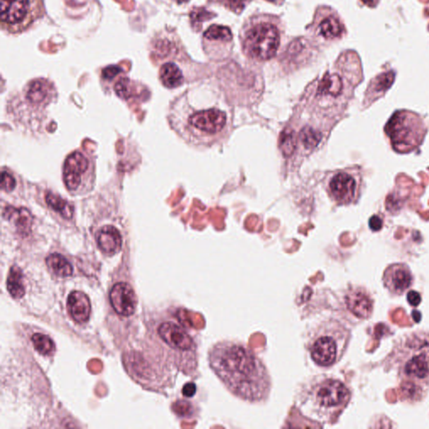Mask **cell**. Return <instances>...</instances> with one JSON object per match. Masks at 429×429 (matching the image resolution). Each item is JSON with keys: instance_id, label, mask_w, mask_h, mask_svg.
<instances>
[{"instance_id": "cell-1", "label": "cell", "mask_w": 429, "mask_h": 429, "mask_svg": "<svg viewBox=\"0 0 429 429\" xmlns=\"http://www.w3.org/2000/svg\"><path fill=\"white\" fill-rule=\"evenodd\" d=\"M208 364L230 394L252 404H264L272 391V379L264 361L241 341L216 343Z\"/></svg>"}, {"instance_id": "cell-2", "label": "cell", "mask_w": 429, "mask_h": 429, "mask_svg": "<svg viewBox=\"0 0 429 429\" xmlns=\"http://www.w3.org/2000/svg\"><path fill=\"white\" fill-rule=\"evenodd\" d=\"M171 127L193 146H210L229 134L233 123L230 112L218 106L194 107L175 101L169 110Z\"/></svg>"}, {"instance_id": "cell-3", "label": "cell", "mask_w": 429, "mask_h": 429, "mask_svg": "<svg viewBox=\"0 0 429 429\" xmlns=\"http://www.w3.org/2000/svg\"><path fill=\"white\" fill-rule=\"evenodd\" d=\"M351 399L350 388L344 382L318 375L301 384L295 396V406L310 421L333 424L344 412Z\"/></svg>"}, {"instance_id": "cell-4", "label": "cell", "mask_w": 429, "mask_h": 429, "mask_svg": "<svg viewBox=\"0 0 429 429\" xmlns=\"http://www.w3.org/2000/svg\"><path fill=\"white\" fill-rule=\"evenodd\" d=\"M351 337L350 329L337 319H324L310 331L306 349L317 367L329 368L341 360Z\"/></svg>"}, {"instance_id": "cell-5", "label": "cell", "mask_w": 429, "mask_h": 429, "mask_svg": "<svg viewBox=\"0 0 429 429\" xmlns=\"http://www.w3.org/2000/svg\"><path fill=\"white\" fill-rule=\"evenodd\" d=\"M282 28L277 17L255 16L244 24L241 40L244 54L256 61H268L276 55L281 43Z\"/></svg>"}, {"instance_id": "cell-6", "label": "cell", "mask_w": 429, "mask_h": 429, "mask_svg": "<svg viewBox=\"0 0 429 429\" xmlns=\"http://www.w3.org/2000/svg\"><path fill=\"white\" fill-rule=\"evenodd\" d=\"M413 334L399 360V376L403 387L422 395L429 383V342Z\"/></svg>"}, {"instance_id": "cell-7", "label": "cell", "mask_w": 429, "mask_h": 429, "mask_svg": "<svg viewBox=\"0 0 429 429\" xmlns=\"http://www.w3.org/2000/svg\"><path fill=\"white\" fill-rule=\"evenodd\" d=\"M384 132L392 150L409 153L418 150L425 139L428 126L423 117L410 110H397L387 121Z\"/></svg>"}, {"instance_id": "cell-8", "label": "cell", "mask_w": 429, "mask_h": 429, "mask_svg": "<svg viewBox=\"0 0 429 429\" xmlns=\"http://www.w3.org/2000/svg\"><path fill=\"white\" fill-rule=\"evenodd\" d=\"M43 11V0H0L1 28L10 34L24 33Z\"/></svg>"}, {"instance_id": "cell-9", "label": "cell", "mask_w": 429, "mask_h": 429, "mask_svg": "<svg viewBox=\"0 0 429 429\" xmlns=\"http://www.w3.org/2000/svg\"><path fill=\"white\" fill-rule=\"evenodd\" d=\"M62 178L66 189L72 196H84L91 192L96 180L93 160L81 151L71 153L63 165Z\"/></svg>"}, {"instance_id": "cell-10", "label": "cell", "mask_w": 429, "mask_h": 429, "mask_svg": "<svg viewBox=\"0 0 429 429\" xmlns=\"http://www.w3.org/2000/svg\"><path fill=\"white\" fill-rule=\"evenodd\" d=\"M363 182L359 167L336 170L328 176L327 192L338 206L355 204L360 198Z\"/></svg>"}, {"instance_id": "cell-11", "label": "cell", "mask_w": 429, "mask_h": 429, "mask_svg": "<svg viewBox=\"0 0 429 429\" xmlns=\"http://www.w3.org/2000/svg\"><path fill=\"white\" fill-rule=\"evenodd\" d=\"M158 333L171 349L197 360L196 342L182 325L171 322H164L160 325Z\"/></svg>"}, {"instance_id": "cell-12", "label": "cell", "mask_w": 429, "mask_h": 429, "mask_svg": "<svg viewBox=\"0 0 429 429\" xmlns=\"http://www.w3.org/2000/svg\"><path fill=\"white\" fill-rule=\"evenodd\" d=\"M312 27L316 35L327 40H340L346 34L345 25L341 17L329 7L318 8Z\"/></svg>"}, {"instance_id": "cell-13", "label": "cell", "mask_w": 429, "mask_h": 429, "mask_svg": "<svg viewBox=\"0 0 429 429\" xmlns=\"http://www.w3.org/2000/svg\"><path fill=\"white\" fill-rule=\"evenodd\" d=\"M382 282L391 295L401 296L412 287L413 275L408 265L394 264L384 271Z\"/></svg>"}, {"instance_id": "cell-14", "label": "cell", "mask_w": 429, "mask_h": 429, "mask_svg": "<svg viewBox=\"0 0 429 429\" xmlns=\"http://www.w3.org/2000/svg\"><path fill=\"white\" fill-rule=\"evenodd\" d=\"M56 97L52 83L45 79L31 81L25 90V100L30 110H45Z\"/></svg>"}, {"instance_id": "cell-15", "label": "cell", "mask_w": 429, "mask_h": 429, "mask_svg": "<svg viewBox=\"0 0 429 429\" xmlns=\"http://www.w3.org/2000/svg\"><path fill=\"white\" fill-rule=\"evenodd\" d=\"M110 301L116 313L124 317L133 315L138 304L136 293L127 283H119L112 287Z\"/></svg>"}, {"instance_id": "cell-16", "label": "cell", "mask_w": 429, "mask_h": 429, "mask_svg": "<svg viewBox=\"0 0 429 429\" xmlns=\"http://www.w3.org/2000/svg\"><path fill=\"white\" fill-rule=\"evenodd\" d=\"M345 302L350 312L359 319H369L373 313L374 300L363 288H350L345 296Z\"/></svg>"}, {"instance_id": "cell-17", "label": "cell", "mask_w": 429, "mask_h": 429, "mask_svg": "<svg viewBox=\"0 0 429 429\" xmlns=\"http://www.w3.org/2000/svg\"><path fill=\"white\" fill-rule=\"evenodd\" d=\"M98 246L107 255H114L119 252L123 246V237L114 225H106L98 230L96 235Z\"/></svg>"}, {"instance_id": "cell-18", "label": "cell", "mask_w": 429, "mask_h": 429, "mask_svg": "<svg viewBox=\"0 0 429 429\" xmlns=\"http://www.w3.org/2000/svg\"><path fill=\"white\" fill-rule=\"evenodd\" d=\"M67 308H69L71 317L76 322H88L91 315V302L85 293L81 291L71 292L67 300Z\"/></svg>"}, {"instance_id": "cell-19", "label": "cell", "mask_w": 429, "mask_h": 429, "mask_svg": "<svg viewBox=\"0 0 429 429\" xmlns=\"http://www.w3.org/2000/svg\"><path fill=\"white\" fill-rule=\"evenodd\" d=\"M160 80L164 87L174 89L184 83V76L180 67L173 62H167L160 69Z\"/></svg>"}, {"instance_id": "cell-20", "label": "cell", "mask_w": 429, "mask_h": 429, "mask_svg": "<svg viewBox=\"0 0 429 429\" xmlns=\"http://www.w3.org/2000/svg\"><path fill=\"white\" fill-rule=\"evenodd\" d=\"M7 290L13 299L19 300L25 295L24 274L17 266H13L8 275Z\"/></svg>"}, {"instance_id": "cell-21", "label": "cell", "mask_w": 429, "mask_h": 429, "mask_svg": "<svg viewBox=\"0 0 429 429\" xmlns=\"http://www.w3.org/2000/svg\"><path fill=\"white\" fill-rule=\"evenodd\" d=\"M203 40L204 43L206 42V46L211 43L229 44L232 42L233 33L227 26L212 25L203 35Z\"/></svg>"}, {"instance_id": "cell-22", "label": "cell", "mask_w": 429, "mask_h": 429, "mask_svg": "<svg viewBox=\"0 0 429 429\" xmlns=\"http://www.w3.org/2000/svg\"><path fill=\"white\" fill-rule=\"evenodd\" d=\"M47 267L57 276L66 278L74 274V267L66 257L60 254H52L47 259Z\"/></svg>"}, {"instance_id": "cell-23", "label": "cell", "mask_w": 429, "mask_h": 429, "mask_svg": "<svg viewBox=\"0 0 429 429\" xmlns=\"http://www.w3.org/2000/svg\"><path fill=\"white\" fill-rule=\"evenodd\" d=\"M46 201L48 206L57 213L60 214L62 218L72 219L74 218V206L69 201L64 200V199L52 192H48Z\"/></svg>"}, {"instance_id": "cell-24", "label": "cell", "mask_w": 429, "mask_h": 429, "mask_svg": "<svg viewBox=\"0 0 429 429\" xmlns=\"http://www.w3.org/2000/svg\"><path fill=\"white\" fill-rule=\"evenodd\" d=\"M395 78L394 71H390L387 72H383L380 75H378L375 78L370 85V93L372 94L373 101L375 97H380L382 95L387 92V90L389 89L392 84L394 83Z\"/></svg>"}, {"instance_id": "cell-25", "label": "cell", "mask_w": 429, "mask_h": 429, "mask_svg": "<svg viewBox=\"0 0 429 429\" xmlns=\"http://www.w3.org/2000/svg\"><path fill=\"white\" fill-rule=\"evenodd\" d=\"M35 349L42 355H51L55 351V344L48 336L36 333L31 337Z\"/></svg>"}, {"instance_id": "cell-26", "label": "cell", "mask_w": 429, "mask_h": 429, "mask_svg": "<svg viewBox=\"0 0 429 429\" xmlns=\"http://www.w3.org/2000/svg\"><path fill=\"white\" fill-rule=\"evenodd\" d=\"M212 1L223 4V6L236 13H242L246 6V0H212Z\"/></svg>"}, {"instance_id": "cell-27", "label": "cell", "mask_w": 429, "mask_h": 429, "mask_svg": "<svg viewBox=\"0 0 429 429\" xmlns=\"http://www.w3.org/2000/svg\"><path fill=\"white\" fill-rule=\"evenodd\" d=\"M16 184L15 178L10 173L6 172V171H2V191L11 192L15 189Z\"/></svg>"}, {"instance_id": "cell-28", "label": "cell", "mask_w": 429, "mask_h": 429, "mask_svg": "<svg viewBox=\"0 0 429 429\" xmlns=\"http://www.w3.org/2000/svg\"><path fill=\"white\" fill-rule=\"evenodd\" d=\"M406 300H408L409 304L413 307H418L422 302V296L417 291L411 290L406 295Z\"/></svg>"}, {"instance_id": "cell-29", "label": "cell", "mask_w": 429, "mask_h": 429, "mask_svg": "<svg viewBox=\"0 0 429 429\" xmlns=\"http://www.w3.org/2000/svg\"><path fill=\"white\" fill-rule=\"evenodd\" d=\"M383 221L380 216H372L369 221V227L373 232H378L382 228Z\"/></svg>"}, {"instance_id": "cell-30", "label": "cell", "mask_w": 429, "mask_h": 429, "mask_svg": "<svg viewBox=\"0 0 429 429\" xmlns=\"http://www.w3.org/2000/svg\"><path fill=\"white\" fill-rule=\"evenodd\" d=\"M196 394V386L195 383L189 382L183 387L182 394L187 397H192Z\"/></svg>"}, {"instance_id": "cell-31", "label": "cell", "mask_w": 429, "mask_h": 429, "mask_svg": "<svg viewBox=\"0 0 429 429\" xmlns=\"http://www.w3.org/2000/svg\"><path fill=\"white\" fill-rule=\"evenodd\" d=\"M360 1L363 2L365 6H367L368 7L375 8L378 6V4L379 2H380V0H360Z\"/></svg>"}, {"instance_id": "cell-32", "label": "cell", "mask_w": 429, "mask_h": 429, "mask_svg": "<svg viewBox=\"0 0 429 429\" xmlns=\"http://www.w3.org/2000/svg\"><path fill=\"white\" fill-rule=\"evenodd\" d=\"M266 1H269L270 3H273L274 4H282L284 0H266Z\"/></svg>"}, {"instance_id": "cell-33", "label": "cell", "mask_w": 429, "mask_h": 429, "mask_svg": "<svg viewBox=\"0 0 429 429\" xmlns=\"http://www.w3.org/2000/svg\"><path fill=\"white\" fill-rule=\"evenodd\" d=\"M189 0H175V2L177 4H184V3H187L189 2Z\"/></svg>"}]
</instances>
